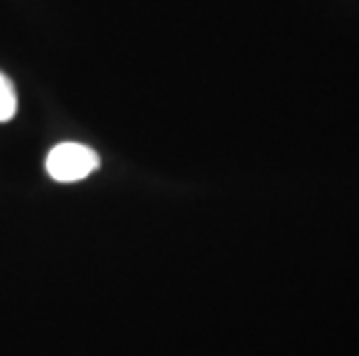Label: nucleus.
<instances>
[{"label":"nucleus","instance_id":"nucleus-1","mask_svg":"<svg viewBox=\"0 0 359 356\" xmlns=\"http://www.w3.org/2000/svg\"><path fill=\"white\" fill-rule=\"evenodd\" d=\"M97 166H100V157L83 143H58L47 155V171L58 183H77V180L88 178Z\"/></svg>","mask_w":359,"mask_h":356},{"label":"nucleus","instance_id":"nucleus-2","mask_svg":"<svg viewBox=\"0 0 359 356\" xmlns=\"http://www.w3.org/2000/svg\"><path fill=\"white\" fill-rule=\"evenodd\" d=\"M14 113H17V90L12 81L0 72V123L12 120Z\"/></svg>","mask_w":359,"mask_h":356}]
</instances>
